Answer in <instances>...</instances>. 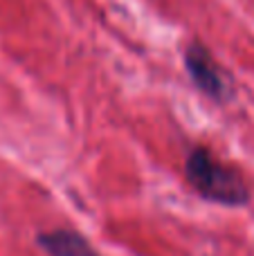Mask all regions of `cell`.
<instances>
[{
    "mask_svg": "<svg viewBox=\"0 0 254 256\" xmlns=\"http://www.w3.org/2000/svg\"><path fill=\"white\" fill-rule=\"evenodd\" d=\"M36 243L50 256H102L81 234L72 230H52L40 232Z\"/></svg>",
    "mask_w": 254,
    "mask_h": 256,
    "instance_id": "3957f363",
    "label": "cell"
},
{
    "mask_svg": "<svg viewBox=\"0 0 254 256\" xmlns=\"http://www.w3.org/2000/svg\"><path fill=\"white\" fill-rule=\"evenodd\" d=\"M184 68L189 72V79L194 81L202 94H207L214 102H225L230 99V81L212 52L202 43L194 40L184 50Z\"/></svg>",
    "mask_w": 254,
    "mask_h": 256,
    "instance_id": "7a4b0ae2",
    "label": "cell"
},
{
    "mask_svg": "<svg viewBox=\"0 0 254 256\" xmlns=\"http://www.w3.org/2000/svg\"><path fill=\"white\" fill-rule=\"evenodd\" d=\"M184 176L194 191H198V196L210 202H218L225 207H243L250 202V189L238 171L216 160L214 153L202 146H196L187 155Z\"/></svg>",
    "mask_w": 254,
    "mask_h": 256,
    "instance_id": "6da1fadb",
    "label": "cell"
}]
</instances>
